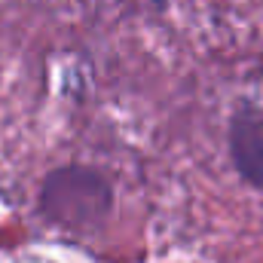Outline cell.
<instances>
[{
    "instance_id": "6da1fadb",
    "label": "cell",
    "mask_w": 263,
    "mask_h": 263,
    "mask_svg": "<svg viewBox=\"0 0 263 263\" xmlns=\"http://www.w3.org/2000/svg\"><path fill=\"white\" fill-rule=\"evenodd\" d=\"M110 208V190L101 175L89 168L52 172L40 190V211L62 227H92Z\"/></svg>"
},
{
    "instance_id": "7a4b0ae2",
    "label": "cell",
    "mask_w": 263,
    "mask_h": 263,
    "mask_svg": "<svg viewBox=\"0 0 263 263\" xmlns=\"http://www.w3.org/2000/svg\"><path fill=\"white\" fill-rule=\"evenodd\" d=\"M230 159L245 184L263 193V107L245 101L230 120Z\"/></svg>"
}]
</instances>
